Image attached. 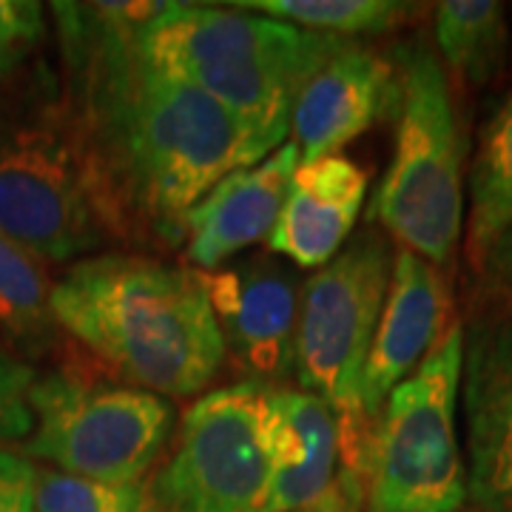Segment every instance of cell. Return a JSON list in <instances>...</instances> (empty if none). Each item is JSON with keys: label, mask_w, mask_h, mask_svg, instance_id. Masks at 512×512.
Returning <instances> with one entry per match:
<instances>
[{"label": "cell", "mask_w": 512, "mask_h": 512, "mask_svg": "<svg viewBox=\"0 0 512 512\" xmlns=\"http://www.w3.org/2000/svg\"><path fill=\"white\" fill-rule=\"evenodd\" d=\"M171 3H55L60 92L126 242H185L183 220L268 148L194 86L157 72L131 32Z\"/></svg>", "instance_id": "cell-1"}, {"label": "cell", "mask_w": 512, "mask_h": 512, "mask_svg": "<svg viewBox=\"0 0 512 512\" xmlns=\"http://www.w3.org/2000/svg\"><path fill=\"white\" fill-rule=\"evenodd\" d=\"M52 313L114 379L163 399L217 379L225 342L197 271L143 254H97L55 279Z\"/></svg>", "instance_id": "cell-2"}, {"label": "cell", "mask_w": 512, "mask_h": 512, "mask_svg": "<svg viewBox=\"0 0 512 512\" xmlns=\"http://www.w3.org/2000/svg\"><path fill=\"white\" fill-rule=\"evenodd\" d=\"M131 40L157 72L217 100L268 151L285 146L302 86L348 43L200 3H171Z\"/></svg>", "instance_id": "cell-3"}, {"label": "cell", "mask_w": 512, "mask_h": 512, "mask_svg": "<svg viewBox=\"0 0 512 512\" xmlns=\"http://www.w3.org/2000/svg\"><path fill=\"white\" fill-rule=\"evenodd\" d=\"M0 89V234L43 262L86 259L126 242L60 92V77Z\"/></svg>", "instance_id": "cell-4"}, {"label": "cell", "mask_w": 512, "mask_h": 512, "mask_svg": "<svg viewBox=\"0 0 512 512\" xmlns=\"http://www.w3.org/2000/svg\"><path fill=\"white\" fill-rule=\"evenodd\" d=\"M396 146L370 202L402 248L439 271L450 268L464 231V134L450 74L427 37H410L393 57Z\"/></svg>", "instance_id": "cell-5"}, {"label": "cell", "mask_w": 512, "mask_h": 512, "mask_svg": "<svg viewBox=\"0 0 512 512\" xmlns=\"http://www.w3.org/2000/svg\"><path fill=\"white\" fill-rule=\"evenodd\" d=\"M464 322L453 319L382 404L370 427L362 470L350 495L365 512H461L467 461L458 441Z\"/></svg>", "instance_id": "cell-6"}, {"label": "cell", "mask_w": 512, "mask_h": 512, "mask_svg": "<svg viewBox=\"0 0 512 512\" xmlns=\"http://www.w3.org/2000/svg\"><path fill=\"white\" fill-rule=\"evenodd\" d=\"M393 254L396 251L382 231L365 228L328 265H322L299 293L293 370L299 390L328 402L339 419L342 490L348 498L370 439L359 387L390 285Z\"/></svg>", "instance_id": "cell-7"}, {"label": "cell", "mask_w": 512, "mask_h": 512, "mask_svg": "<svg viewBox=\"0 0 512 512\" xmlns=\"http://www.w3.org/2000/svg\"><path fill=\"white\" fill-rule=\"evenodd\" d=\"M271 384L217 387L185 410L165 467L151 478L154 512H256L291 436Z\"/></svg>", "instance_id": "cell-8"}, {"label": "cell", "mask_w": 512, "mask_h": 512, "mask_svg": "<svg viewBox=\"0 0 512 512\" xmlns=\"http://www.w3.org/2000/svg\"><path fill=\"white\" fill-rule=\"evenodd\" d=\"M29 402L35 427L23 441L26 458L106 484H140L174 427L163 396L72 367L37 376Z\"/></svg>", "instance_id": "cell-9"}, {"label": "cell", "mask_w": 512, "mask_h": 512, "mask_svg": "<svg viewBox=\"0 0 512 512\" xmlns=\"http://www.w3.org/2000/svg\"><path fill=\"white\" fill-rule=\"evenodd\" d=\"M461 413L467 501L512 512V311H487L464 330Z\"/></svg>", "instance_id": "cell-10"}, {"label": "cell", "mask_w": 512, "mask_h": 512, "mask_svg": "<svg viewBox=\"0 0 512 512\" xmlns=\"http://www.w3.org/2000/svg\"><path fill=\"white\" fill-rule=\"evenodd\" d=\"M197 274L222 330L225 353H231L254 382L274 387L285 379L296 365V276L268 256H251L239 265Z\"/></svg>", "instance_id": "cell-11"}, {"label": "cell", "mask_w": 512, "mask_h": 512, "mask_svg": "<svg viewBox=\"0 0 512 512\" xmlns=\"http://www.w3.org/2000/svg\"><path fill=\"white\" fill-rule=\"evenodd\" d=\"M450 322L444 274L419 254L399 248L359 387L367 427H373L387 396L424 362Z\"/></svg>", "instance_id": "cell-12"}, {"label": "cell", "mask_w": 512, "mask_h": 512, "mask_svg": "<svg viewBox=\"0 0 512 512\" xmlns=\"http://www.w3.org/2000/svg\"><path fill=\"white\" fill-rule=\"evenodd\" d=\"M393 60L348 40L302 86L293 103L291 143L302 163L339 154L393 111Z\"/></svg>", "instance_id": "cell-13"}, {"label": "cell", "mask_w": 512, "mask_h": 512, "mask_svg": "<svg viewBox=\"0 0 512 512\" xmlns=\"http://www.w3.org/2000/svg\"><path fill=\"white\" fill-rule=\"evenodd\" d=\"M299 151L279 146L262 163L228 174L183 220L185 262L197 271H217L251 245L271 237L291 188Z\"/></svg>", "instance_id": "cell-14"}, {"label": "cell", "mask_w": 512, "mask_h": 512, "mask_svg": "<svg viewBox=\"0 0 512 512\" xmlns=\"http://www.w3.org/2000/svg\"><path fill=\"white\" fill-rule=\"evenodd\" d=\"M367 197V171L345 154L296 165L268 237L271 251L299 268H322L348 245Z\"/></svg>", "instance_id": "cell-15"}, {"label": "cell", "mask_w": 512, "mask_h": 512, "mask_svg": "<svg viewBox=\"0 0 512 512\" xmlns=\"http://www.w3.org/2000/svg\"><path fill=\"white\" fill-rule=\"evenodd\" d=\"M274 399L279 413L299 433L302 461L288 473L271 478L265 501L256 512L342 510L336 493V478L342 470V436L333 407L308 390L288 387H276Z\"/></svg>", "instance_id": "cell-16"}, {"label": "cell", "mask_w": 512, "mask_h": 512, "mask_svg": "<svg viewBox=\"0 0 512 512\" xmlns=\"http://www.w3.org/2000/svg\"><path fill=\"white\" fill-rule=\"evenodd\" d=\"M433 49L444 72L467 86L495 80L510 52L507 12L495 0H444L433 12Z\"/></svg>", "instance_id": "cell-17"}, {"label": "cell", "mask_w": 512, "mask_h": 512, "mask_svg": "<svg viewBox=\"0 0 512 512\" xmlns=\"http://www.w3.org/2000/svg\"><path fill=\"white\" fill-rule=\"evenodd\" d=\"M512 225V92L478 131L470 165L467 259L476 271L493 242Z\"/></svg>", "instance_id": "cell-18"}, {"label": "cell", "mask_w": 512, "mask_h": 512, "mask_svg": "<svg viewBox=\"0 0 512 512\" xmlns=\"http://www.w3.org/2000/svg\"><path fill=\"white\" fill-rule=\"evenodd\" d=\"M46 262L0 234V333L23 348L40 350L55 339V313Z\"/></svg>", "instance_id": "cell-19"}, {"label": "cell", "mask_w": 512, "mask_h": 512, "mask_svg": "<svg viewBox=\"0 0 512 512\" xmlns=\"http://www.w3.org/2000/svg\"><path fill=\"white\" fill-rule=\"evenodd\" d=\"M225 6L339 40L393 32L419 9L396 0H234Z\"/></svg>", "instance_id": "cell-20"}, {"label": "cell", "mask_w": 512, "mask_h": 512, "mask_svg": "<svg viewBox=\"0 0 512 512\" xmlns=\"http://www.w3.org/2000/svg\"><path fill=\"white\" fill-rule=\"evenodd\" d=\"M35 512H154L148 484H106L37 467Z\"/></svg>", "instance_id": "cell-21"}, {"label": "cell", "mask_w": 512, "mask_h": 512, "mask_svg": "<svg viewBox=\"0 0 512 512\" xmlns=\"http://www.w3.org/2000/svg\"><path fill=\"white\" fill-rule=\"evenodd\" d=\"M46 37V12L35 0H0V80L18 74Z\"/></svg>", "instance_id": "cell-22"}, {"label": "cell", "mask_w": 512, "mask_h": 512, "mask_svg": "<svg viewBox=\"0 0 512 512\" xmlns=\"http://www.w3.org/2000/svg\"><path fill=\"white\" fill-rule=\"evenodd\" d=\"M35 382V367L0 345V444L29 439L35 427L29 402Z\"/></svg>", "instance_id": "cell-23"}, {"label": "cell", "mask_w": 512, "mask_h": 512, "mask_svg": "<svg viewBox=\"0 0 512 512\" xmlns=\"http://www.w3.org/2000/svg\"><path fill=\"white\" fill-rule=\"evenodd\" d=\"M476 274L478 293L490 311H512V225L495 239Z\"/></svg>", "instance_id": "cell-24"}, {"label": "cell", "mask_w": 512, "mask_h": 512, "mask_svg": "<svg viewBox=\"0 0 512 512\" xmlns=\"http://www.w3.org/2000/svg\"><path fill=\"white\" fill-rule=\"evenodd\" d=\"M37 467L26 456L0 450V512H35Z\"/></svg>", "instance_id": "cell-25"}, {"label": "cell", "mask_w": 512, "mask_h": 512, "mask_svg": "<svg viewBox=\"0 0 512 512\" xmlns=\"http://www.w3.org/2000/svg\"><path fill=\"white\" fill-rule=\"evenodd\" d=\"M308 512H342V510H308Z\"/></svg>", "instance_id": "cell-26"}]
</instances>
